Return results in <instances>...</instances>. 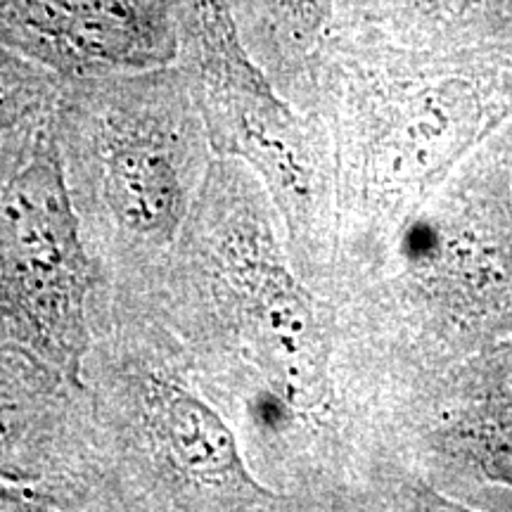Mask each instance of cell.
Instances as JSON below:
<instances>
[{
	"label": "cell",
	"instance_id": "obj_3",
	"mask_svg": "<svg viewBox=\"0 0 512 512\" xmlns=\"http://www.w3.org/2000/svg\"><path fill=\"white\" fill-rule=\"evenodd\" d=\"M247 316L261 354L299 396H313L320 380V349L311 311L297 285L275 266H254L247 285Z\"/></svg>",
	"mask_w": 512,
	"mask_h": 512
},
{
	"label": "cell",
	"instance_id": "obj_5",
	"mask_svg": "<svg viewBox=\"0 0 512 512\" xmlns=\"http://www.w3.org/2000/svg\"><path fill=\"white\" fill-rule=\"evenodd\" d=\"M155 411L166 453L183 472L214 489H254L238 441L209 406L181 389L162 387Z\"/></svg>",
	"mask_w": 512,
	"mask_h": 512
},
{
	"label": "cell",
	"instance_id": "obj_7",
	"mask_svg": "<svg viewBox=\"0 0 512 512\" xmlns=\"http://www.w3.org/2000/svg\"><path fill=\"white\" fill-rule=\"evenodd\" d=\"M273 27V34L294 46H302L306 38L316 34L328 15L330 0H254Z\"/></svg>",
	"mask_w": 512,
	"mask_h": 512
},
{
	"label": "cell",
	"instance_id": "obj_1",
	"mask_svg": "<svg viewBox=\"0 0 512 512\" xmlns=\"http://www.w3.org/2000/svg\"><path fill=\"white\" fill-rule=\"evenodd\" d=\"M0 252L19 306L67 361L79 354L86 261L50 155L38 157L10 183L0 204Z\"/></svg>",
	"mask_w": 512,
	"mask_h": 512
},
{
	"label": "cell",
	"instance_id": "obj_6",
	"mask_svg": "<svg viewBox=\"0 0 512 512\" xmlns=\"http://www.w3.org/2000/svg\"><path fill=\"white\" fill-rule=\"evenodd\" d=\"M105 197L114 216L145 238H169L183 211V188L174 162L145 140L121 143L110 152Z\"/></svg>",
	"mask_w": 512,
	"mask_h": 512
},
{
	"label": "cell",
	"instance_id": "obj_8",
	"mask_svg": "<svg viewBox=\"0 0 512 512\" xmlns=\"http://www.w3.org/2000/svg\"><path fill=\"white\" fill-rule=\"evenodd\" d=\"M5 432H3V422H0V460H3V456H5Z\"/></svg>",
	"mask_w": 512,
	"mask_h": 512
},
{
	"label": "cell",
	"instance_id": "obj_4",
	"mask_svg": "<svg viewBox=\"0 0 512 512\" xmlns=\"http://www.w3.org/2000/svg\"><path fill=\"white\" fill-rule=\"evenodd\" d=\"M351 17L403 43L512 41V0H342Z\"/></svg>",
	"mask_w": 512,
	"mask_h": 512
},
{
	"label": "cell",
	"instance_id": "obj_2",
	"mask_svg": "<svg viewBox=\"0 0 512 512\" xmlns=\"http://www.w3.org/2000/svg\"><path fill=\"white\" fill-rule=\"evenodd\" d=\"M0 43L64 72L164 67L181 48L174 0H0Z\"/></svg>",
	"mask_w": 512,
	"mask_h": 512
}]
</instances>
